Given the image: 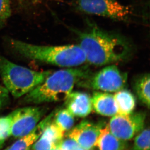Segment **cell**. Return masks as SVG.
Here are the masks:
<instances>
[{
	"label": "cell",
	"instance_id": "obj_16",
	"mask_svg": "<svg viewBox=\"0 0 150 150\" xmlns=\"http://www.w3.org/2000/svg\"><path fill=\"white\" fill-rule=\"evenodd\" d=\"M150 74L140 75L134 81V91L139 99L148 108L150 107Z\"/></svg>",
	"mask_w": 150,
	"mask_h": 150
},
{
	"label": "cell",
	"instance_id": "obj_6",
	"mask_svg": "<svg viewBox=\"0 0 150 150\" xmlns=\"http://www.w3.org/2000/svg\"><path fill=\"white\" fill-rule=\"evenodd\" d=\"M76 9L88 14L126 21L132 14V9L117 0H74Z\"/></svg>",
	"mask_w": 150,
	"mask_h": 150
},
{
	"label": "cell",
	"instance_id": "obj_21",
	"mask_svg": "<svg viewBox=\"0 0 150 150\" xmlns=\"http://www.w3.org/2000/svg\"><path fill=\"white\" fill-rule=\"evenodd\" d=\"M58 146L61 150H85L75 140L69 137L61 140L58 144Z\"/></svg>",
	"mask_w": 150,
	"mask_h": 150
},
{
	"label": "cell",
	"instance_id": "obj_3",
	"mask_svg": "<svg viewBox=\"0 0 150 150\" xmlns=\"http://www.w3.org/2000/svg\"><path fill=\"white\" fill-rule=\"evenodd\" d=\"M10 44L15 51L27 58L58 66L75 67L86 62L85 54L78 44L44 46L16 40H11Z\"/></svg>",
	"mask_w": 150,
	"mask_h": 150
},
{
	"label": "cell",
	"instance_id": "obj_20",
	"mask_svg": "<svg viewBox=\"0 0 150 150\" xmlns=\"http://www.w3.org/2000/svg\"><path fill=\"white\" fill-rule=\"evenodd\" d=\"M11 14L9 0H0V28L6 23Z\"/></svg>",
	"mask_w": 150,
	"mask_h": 150
},
{
	"label": "cell",
	"instance_id": "obj_24",
	"mask_svg": "<svg viewBox=\"0 0 150 150\" xmlns=\"http://www.w3.org/2000/svg\"><path fill=\"white\" fill-rule=\"evenodd\" d=\"M92 150V149H91V150Z\"/></svg>",
	"mask_w": 150,
	"mask_h": 150
},
{
	"label": "cell",
	"instance_id": "obj_11",
	"mask_svg": "<svg viewBox=\"0 0 150 150\" xmlns=\"http://www.w3.org/2000/svg\"><path fill=\"white\" fill-rule=\"evenodd\" d=\"M64 133L52 121L44 129L31 148L33 150H52L62 140Z\"/></svg>",
	"mask_w": 150,
	"mask_h": 150
},
{
	"label": "cell",
	"instance_id": "obj_12",
	"mask_svg": "<svg viewBox=\"0 0 150 150\" xmlns=\"http://www.w3.org/2000/svg\"><path fill=\"white\" fill-rule=\"evenodd\" d=\"M91 99L92 109L98 114L105 116H113L117 114L114 95L108 92H95Z\"/></svg>",
	"mask_w": 150,
	"mask_h": 150
},
{
	"label": "cell",
	"instance_id": "obj_17",
	"mask_svg": "<svg viewBox=\"0 0 150 150\" xmlns=\"http://www.w3.org/2000/svg\"><path fill=\"white\" fill-rule=\"evenodd\" d=\"M53 121L65 132L72 129L74 124L75 119L74 116L65 108L60 109L54 113Z\"/></svg>",
	"mask_w": 150,
	"mask_h": 150
},
{
	"label": "cell",
	"instance_id": "obj_8",
	"mask_svg": "<svg viewBox=\"0 0 150 150\" xmlns=\"http://www.w3.org/2000/svg\"><path fill=\"white\" fill-rule=\"evenodd\" d=\"M43 114L44 109L38 107H26L14 111L9 114L12 119L11 136L18 139L30 133Z\"/></svg>",
	"mask_w": 150,
	"mask_h": 150
},
{
	"label": "cell",
	"instance_id": "obj_22",
	"mask_svg": "<svg viewBox=\"0 0 150 150\" xmlns=\"http://www.w3.org/2000/svg\"><path fill=\"white\" fill-rule=\"evenodd\" d=\"M9 101V93L5 87L0 85V110L7 105Z\"/></svg>",
	"mask_w": 150,
	"mask_h": 150
},
{
	"label": "cell",
	"instance_id": "obj_23",
	"mask_svg": "<svg viewBox=\"0 0 150 150\" xmlns=\"http://www.w3.org/2000/svg\"><path fill=\"white\" fill-rule=\"evenodd\" d=\"M1 148L0 147V149H1Z\"/></svg>",
	"mask_w": 150,
	"mask_h": 150
},
{
	"label": "cell",
	"instance_id": "obj_4",
	"mask_svg": "<svg viewBox=\"0 0 150 150\" xmlns=\"http://www.w3.org/2000/svg\"><path fill=\"white\" fill-rule=\"evenodd\" d=\"M51 73L50 71H34L0 56V75L4 87L15 98H20L29 93Z\"/></svg>",
	"mask_w": 150,
	"mask_h": 150
},
{
	"label": "cell",
	"instance_id": "obj_13",
	"mask_svg": "<svg viewBox=\"0 0 150 150\" xmlns=\"http://www.w3.org/2000/svg\"><path fill=\"white\" fill-rule=\"evenodd\" d=\"M54 113L38 123L28 134L18 138L11 146L4 150H30L35 142L41 136L45 128L53 121Z\"/></svg>",
	"mask_w": 150,
	"mask_h": 150
},
{
	"label": "cell",
	"instance_id": "obj_1",
	"mask_svg": "<svg viewBox=\"0 0 150 150\" xmlns=\"http://www.w3.org/2000/svg\"><path fill=\"white\" fill-rule=\"evenodd\" d=\"M78 37L86 62L91 65L103 66L122 61L130 53L127 41L119 36L103 31L97 26L85 31L74 30Z\"/></svg>",
	"mask_w": 150,
	"mask_h": 150
},
{
	"label": "cell",
	"instance_id": "obj_18",
	"mask_svg": "<svg viewBox=\"0 0 150 150\" xmlns=\"http://www.w3.org/2000/svg\"><path fill=\"white\" fill-rule=\"evenodd\" d=\"M150 150V130L143 128L136 135L134 141L132 150Z\"/></svg>",
	"mask_w": 150,
	"mask_h": 150
},
{
	"label": "cell",
	"instance_id": "obj_9",
	"mask_svg": "<svg viewBox=\"0 0 150 150\" xmlns=\"http://www.w3.org/2000/svg\"><path fill=\"white\" fill-rule=\"evenodd\" d=\"M100 123H94L84 120L69 131L68 137L75 140L83 149L91 150L95 147L101 129Z\"/></svg>",
	"mask_w": 150,
	"mask_h": 150
},
{
	"label": "cell",
	"instance_id": "obj_14",
	"mask_svg": "<svg viewBox=\"0 0 150 150\" xmlns=\"http://www.w3.org/2000/svg\"><path fill=\"white\" fill-rule=\"evenodd\" d=\"M95 147L99 150H127L126 141L120 140L113 135L107 126L100 130Z\"/></svg>",
	"mask_w": 150,
	"mask_h": 150
},
{
	"label": "cell",
	"instance_id": "obj_5",
	"mask_svg": "<svg viewBox=\"0 0 150 150\" xmlns=\"http://www.w3.org/2000/svg\"><path fill=\"white\" fill-rule=\"evenodd\" d=\"M128 75L121 71L116 65H109L78 82L77 85L103 92H116L124 89L127 82Z\"/></svg>",
	"mask_w": 150,
	"mask_h": 150
},
{
	"label": "cell",
	"instance_id": "obj_7",
	"mask_svg": "<svg viewBox=\"0 0 150 150\" xmlns=\"http://www.w3.org/2000/svg\"><path fill=\"white\" fill-rule=\"evenodd\" d=\"M145 119L146 115L143 112H133L127 115L117 114L110 119L107 127L113 135L126 141L143 130Z\"/></svg>",
	"mask_w": 150,
	"mask_h": 150
},
{
	"label": "cell",
	"instance_id": "obj_19",
	"mask_svg": "<svg viewBox=\"0 0 150 150\" xmlns=\"http://www.w3.org/2000/svg\"><path fill=\"white\" fill-rule=\"evenodd\" d=\"M12 119L10 115L0 118V147L11 136Z\"/></svg>",
	"mask_w": 150,
	"mask_h": 150
},
{
	"label": "cell",
	"instance_id": "obj_2",
	"mask_svg": "<svg viewBox=\"0 0 150 150\" xmlns=\"http://www.w3.org/2000/svg\"><path fill=\"white\" fill-rule=\"evenodd\" d=\"M75 67L51 73L40 85L24 96L27 104L65 101L78 82L91 74L88 67Z\"/></svg>",
	"mask_w": 150,
	"mask_h": 150
},
{
	"label": "cell",
	"instance_id": "obj_15",
	"mask_svg": "<svg viewBox=\"0 0 150 150\" xmlns=\"http://www.w3.org/2000/svg\"><path fill=\"white\" fill-rule=\"evenodd\" d=\"M117 108V114L127 115L133 112L136 101L133 94L129 90H120L114 95Z\"/></svg>",
	"mask_w": 150,
	"mask_h": 150
},
{
	"label": "cell",
	"instance_id": "obj_10",
	"mask_svg": "<svg viewBox=\"0 0 150 150\" xmlns=\"http://www.w3.org/2000/svg\"><path fill=\"white\" fill-rule=\"evenodd\" d=\"M65 101L66 108L74 116L85 118L93 110L91 96L85 92L72 91Z\"/></svg>",
	"mask_w": 150,
	"mask_h": 150
}]
</instances>
